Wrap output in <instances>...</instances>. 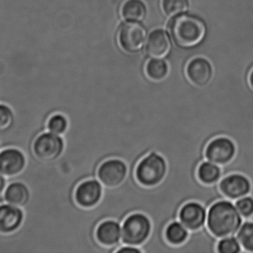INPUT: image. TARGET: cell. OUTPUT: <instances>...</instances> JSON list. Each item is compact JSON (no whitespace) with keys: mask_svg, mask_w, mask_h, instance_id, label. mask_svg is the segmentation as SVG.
I'll list each match as a JSON object with an SVG mask.
<instances>
[{"mask_svg":"<svg viewBox=\"0 0 253 253\" xmlns=\"http://www.w3.org/2000/svg\"><path fill=\"white\" fill-rule=\"evenodd\" d=\"M244 221L233 201L225 199L215 202L208 209L206 225L220 239L236 235Z\"/></svg>","mask_w":253,"mask_h":253,"instance_id":"1","label":"cell"},{"mask_svg":"<svg viewBox=\"0 0 253 253\" xmlns=\"http://www.w3.org/2000/svg\"><path fill=\"white\" fill-rule=\"evenodd\" d=\"M170 34L180 47H193L203 40L206 26L203 21L196 16L181 15L171 23Z\"/></svg>","mask_w":253,"mask_h":253,"instance_id":"2","label":"cell"},{"mask_svg":"<svg viewBox=\"0 0 253 253\" xmlns=\"http://www.w3.org/2000/svg\"><path fill=\"white\" fill-rule=\"evenodd\" d=\"M167 172L166 159L159 153L153 152L140 160L135 169V177L141 185L153 187L162 182Z\"/></svg>","mask_w":253,"mask_h":253,"instance_id":"3","label":"cell"},{"mask_svg":"<svg viewBox=\"0 0 253 253\" xmlns=\"http://www.w3.org/2000/svg\"><path fill=\"white\" fill-rule=\"evenodd\" d=\"M153 224L148 216L142 212L128 215L122 224V243L129 246H142L151 235Z\"/></svg>","mask_w":253,"mask_h":253,"instance_id":"4","label":"cell"},{"mask_svg":"<svg viewBox=\"0 0 253 253\" xmlns=\"http://www.w3.org/2000/svg\"><path fill=\"white\" fill-rule=\"evenodd\" d=\"M65 147L63 137L48 132L37 138L34 144V151L41 161L53 163L63 154Z\"/></svg>","mask_w":253,"mask_h":253,"instance_id":"5","label":"cell"},{"mask_svg":"<svg viewBox=\"0 0 253 253\" xmlns=\"http://www.w3.org/2000/svg\"><path fill=\"white\" fill-rule=\"evenodd\" d=\"M218 240L206 225L197 231L190 232L188 239L178 246V250L179 253H215Z\"/></svg>","mask_w":253,"mask_h":253,"instance_id":"6","label":"cell"},{"mask_svg":"<svg viewBox=\"0 0 253 253\" xmlns=\"http://www.w3.org/2000/svg\"><path fill=\"white\" fill-rule=\"evenodd\" d=\"M236 144L233 140L225 136L212 139L205 150L206 160L223 166L230 163L236 157Z\"/></svg>","mask_w":253,"mask_h":253,"instance_id":"7","label":"cell"},{"mask_svg":"<svg viewBox=\"0 0 253 253\" xmlns=\"http://www.w3.org/2000/svg\"><path fill=\"white\" fill-rule=\"evenodd\" d=\"M127 172V166L124 160L110 158L99 166L97 177L104 187L116 188L126 181Z\"/></svg>","mask_w":253,"mask_h":253,"instance_id":"8","label":"cell"},{"mask_svg":"<svg viewBox=\"0 0 253 253\" xmlns=\"http://www.w3.org/2000/svg\"><path fill=\"white\" fill-rule=\"evenodd\" d=\"M218 187L226 199L233 202L249 196L252 190L251 180L240 173H232L223 177L218 182Z\"/></svg>","mask_w":253,"mask_h":253,"instance_id":"9","label":"cell"},{"mask_svg":"<svg viewBox=\"0 0 253 253\" xmlns=\"http://www.w3.org/2000/svg\"><path fill=\"white\" fill-rule=\"evenodd\" d=\"M104 186L98 178L85 180L77 186L75 190V200L77 204L83 208L96 206L102 200Z\"/></svg>","mask_w":253,"mask_h":253,"instance_id":"10","label":"cell"},{"mask_svg":"<svg viewBox=\"0 0 253 253\" xmlns=\"http://www.w3.org/2000/svg\"><path fill=\"white\" fill-rule=\"evenodd\" d=\"M208 210L199 202H187L180 209L178 220L190 232L197 231L206 226Z\"/></svg>","mask_w":253,"mask_h":253,"instance_id":"11","label":"cell"},{"mask_svg":"<svg viewBox=\"0 0 253 253\" xmlns=\"http://www.w3.org/2000/svg\"><path fill=\"white\" fill-rule=\"evenodd\" d=\"M146 30L137 22H126L119 34L120 46L126 52L133 53L141 49L146 39Z\"/></svg>","mask_w":253,"mask_h":253,"instance_id":"12","label":"cell"},{"mask_svg":"<svg viewBox=\"0 0 253 253\" xmlns=\"http://www.w3.org/2000/svg\"><path fill=\"white\" fill-rule=\"evenodd\" d=\"M122 235V224L114 219L102 221L96 230L98 242L104 246L115 250V253L119 248L123 247Z\"/></svg>","mask_w":253,"mask_h":253,"instance_id":"13","label":"cell"},{"mask_svg":"<svg viewBox=\"0 0 253 253\" xmlns=\"http://www.w3.org/2000/svg\"><path fill=\"white\" fill-rule=\"evenodd\" d=\"M187 80L198 88H205L212 79V68L211 64L204 58L192 59L186 68Z\"/></svg>","mask_w":253,"mask_h":253,"instance_id":"14","label":"cell"},{"mask_svg":"<svg viewBox=\"0 0 253 253\" xmlns=\"http://www.w3.org/2000/svg\"><path fill=\"white\" fill-rule=\"evenodd\" d=\"M25 166V157L19 150L8 149L0 153V174L4 176H16Z\"/></svg>","mask_w":253,"mask_h":253,"instance_id":"15","label":"cell"},{"mask_svg":"<svg viewBox=\"0 0 253 253\" xmlns=\"http://www.w3.org/2000/svg\"><path fill=\"white\" fill-rule=\"evenodd\" d=\"M23 221V213L13 205L0 206V233L8 234L17 230Z\"/></svg>","mask_w":253,"mask_h":253,"instance_id":"16","label":"cell"},{"mask_svg":"<svg viewBox=\"0 0 253 253\" xmlns=\"http://www.w3.org/2000/svg\"><path fill=\"white\" fill-rule=\"evenodd\" d=\"M147 54L155 59L165 57L170 50V41L165 31L158 30L151 33L146 46Z\"/></svg>","mask_w":253,"mask_h":253,"instance_id":"17","label":"cell"},{"mask_svg":"<svg viewBox=\"0 0 253 253\" xmlns=\"http://www.w3.org/2000/svg\"><path fill=\"white\" fill-rule=\"evenodd\" d=\"M197 176L199 181L205 185L218 184L222 178L221 166L205 160L198 167Z\"/></svg>","mask_w":253,"mask_h":253,"instance_id":"18","label":"cell"},{"mask_svg":"<svg viewBox=\"0 0 253 253\" xmlns=\"http://www.w3.org/2000/svg\"><path fill=\"white\" fill-rule=\"evenodd\" d=\"M4 199L7 203L17 207H22L28 203L30 199L29 191L22 183H13L8 186Z\"/></svg>","mask_w":253,"mask_h":253,"instance_id":"19","label":"cell"},{"mask_svg":"<svg viewBox=\"0 0 253 253\" xmlns=\"http://www.w3.org/2000/svg\"><path fill=\"white\" fill-rule=\"evenodd\" d=\"M190 233V230L179 220H177L167 226L165 239L172 246H179L188 239Z\"/></svg>","mask_w":253,"mask_h":253,"instance_id":"20","label":"cell"},{"mask_svg":"<svg viewBox=\"0 0 253 253\" xmlns=\"http://www.w3.org/2000/svg\"><path fill=\"white\" fill-rule=\"evenodd\" d=\"M122 14L126 20L141 21L145 17V5L141 0H127L123 4Z\"/></svg>","mask_w":253,"mask_h":253,"instance_id":"21","label":"cell"},{"mask_svg":"<svg viewBox=\"0 0 253 253\" xmlns=\"http://www.w3.org/2000/svg\"><path fill=\"white\" fill-rule=\"evenodd\" d=\"M146 75L150 80L162 82L168 77L169 68L165 61L159 59H152L146 65Z\"/></svg>","mask_w":253,"mask_h":253,"instance_id":"22","label":"cell"},{"mask_svg":"<svg viewBox=\"0 0 253 253\" xmlns=\"http://www.w3.org/2000/svg\"><path fill=\"white\" fill-rule=\"evenodd\" d=\"M236 238L240 242L243 253H253V221L245 220L236 233Z\"/></svg>","mask_w":253,"mask_h":253,"instance_id":"23","label":"cell"},{"mask_svg":"<svg viewBox=\"0 0 253 253\" xmlns=\"http://www.w3.org/2000/svg\"><path fill=\"white\" fill-rule=\"evenodd\" d=\"M47 126L49 132L58 135H64L69 127V121L66 116L61 113H56L49 118Z\"/></svg>","mask_w":253,"mask_h":253,"instance_id":"24","label":"cell"},{"mask_svg":"<svg viewBox=\"0 0 253 253\" xmlns=\"http://www.w3.org/2000/svg\"><path fill=\"white\" fill-rule=\"evenodd\" d=\"M218 253H243V249L240 242L234 236H227L218 240L217 244Z\"/></svg>","mask_w":253,"mask_h":253,"instance_id":"25","label":"cell"},{"mask_svg":"<svg viewBox=\"0 0 253 253\" xmlns=\"http://www.w3.org/2000/svg\"><path fill=\"white\" fill-rule=\"evenodd\" d=\"M188 0H162V8L168 16H176L188 8Z\"/></svg>","mask_w":253,"mask_h":253,"instance_id":"26","label":"cell"},{"mask_svg":"<svg viewBox=\"0 0 253 253\" xmlns=\"http://www.w3.org/2000/svg\"><path fill=\"white\" fill-rule=\"evenodd\" d=\"M236 209L244 220H251L253 217V197L251 195L241 198L235 202Z\"/></svg>","mask_w":253,"mask_h":253,"instance_id":"27","label":"cell"},{"mask_svg":"<svg viewBox=\"0 0 253 253\" xmlns=\"http://www.w3.org/2000/svg\"><path fill=\"white\" fill-rule=\"evenodd\" d=\"M13 114L10 108L0 105V132H4L11 127L13 123Z\"/></svg>","mask_w":253,"mask_h":253,"instance_id":"28","label":"cell"},{"mask_svg":"<svg viewBox=\"0 0 253 253\" xmlns=\"http://www.w3.org/2000/svg\"><path fill=\"white\" fill-rule=\"evenodd\" d=\"M115 253H143V252L141 248L138 247L124 245V246L119 248Z\"/></svg>","mask_w":253,"mask_h":253,"instance_id":"29","label":"cell"},{"mask_svg":"<svg viewBox=\"0 0 253 253\" xmlns=\"http://www.w3.org/2000/svg\"><path fill=\"white\" fill-rule=\"evenodd\" d=\"M4 186H5V180L3 178L1 174H0V193L4 190Z\"/></svg>","mask_w":253,"mask_h":253,"instance_id":"30","label":"cell"},{"mask_svg":"<svg viewBox=\"0 0 253 253\" xmlns=\"http://www.w3.org/2000/svg\"><path fill=\"white\" fill-rule=\"evenodd\" d=\"M248 83H249L251 89L253 90V69L251 70V72H250L249 76H248Z\"/></svg>","mask_w":253,"mask_h":253,"instance_id":"31","label":"cell"}]
</instances>
